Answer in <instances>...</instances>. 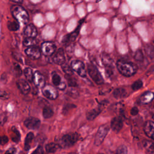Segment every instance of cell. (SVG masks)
I'll list each match as a JSON object with an SVG mask.
<instances>
[{
	"label": "cell",
	"instance_id": "484cf974",
	"mask_svg": "<svg viewBox=\"0 0 154 154\" xmlns=\"http://www.w3.org/2000/svg\"><path fill=\"white\" fill-rule=\"evenodd\" d=\"M102 60L103 64H104L105 67L112 66V60L109 57V56L107 54H102Z\"/></svg>",
	"mask_w": 154,
	"mask_h": 154
},
{
	"label": "cell",
	"instance_id": "7c38bea8",
	"mask_svg": "<svg viewBox=\"0 0 154 154\" xmlns=\"http://www.w3.org/2000/svg\"><path fill=\"white\" fill-rule=\"evenodd\" d=\"M24 125L29 129H38L40 125V120L37 118L29 117L25 120Z\"/></svg>",
	"mask_w": 154,
	"mask_h": 154
},
{
	"label": "cell",
	"instance_id": "b9f144b4",
	"mask_svg": "<svg viewBox=\"0 0 154 154\" xmlns=\"http://www.w3.org/2000/svg\"><path fill=\"white\" fill-rule=\"evenodd\" d=\"M16 152V149L14 147H11L8 149L4 154H14Z\"/></svg>",
	"mask_w": 154,
	"mask_h": 154
},
{
	"label": "cell",
	"instance_id": "4fadbf2b",
	"mask_svg": "<svg viewBox=\"0 0 154 154\" xmlns=\"http://www.w3.org/2000/svg\"><path fill=\"white\" fill-rule=\"evenodd\" d=\"M143 129L145 134L149 138L154 140V122L150 120L146 122Z\"/></svg>",
	"mask_w": 154,
	"mask_h": 154
},
{
	"label": "cell",
	"instance_id": "d6986e66",
	"mask_svg": "<svg viewBox=\"0 0 154 154\" xmlns=\"http://www.w3.org/2000/svg\"><path fill=\"white\" fill-rule=\"evenodd\" d=\"M123 127V121L120 117H114L111 122V128L116 132H119Z\"/></svg>",
	"mask_w": 154,
	"mask_h": 154
},
{
	"label": "cell",
	"instance_id": "f1b7e54d",
	"mask_svg": "<svg viewBox=\"0 0 154 154\" xmlns=\"http://www.w3.org/2000/svg\"><path fill=\"white\" fill-rule=\"evenodd\" d=\"M23 73H24V75L26 78V79L31 82L32 81V79H33V73H32V71L31 70V69L29 68V67H26L23 70Z\"/></svg>",
	"mask_w": 154,
	"mask_h": 154
},
{
	"label": "cell",
	"instance_id": "e575fe53",
	"mask_svg": "<svg viewBox=\"0 0 154 154\" xmlns=\"http://www.w3.org/2000/svg\"><path fill=\"white\" fill-rule=\"evenodd\" d=\"M115 154H128L127 147L125 145H121L116 150Z\"/></svg>",
	"mask_w": 154,
	"mask_h": 154
},
{
	"label": "cell",
	"instance_id": "6da1fadb",
	"mask_svg": "<svg viewBox=\"0 0 154 154\" xmlns=\"http://www.w3.org/2000/svg\"><path fill=\"white\" fill-rule=\"evenodd\" d=\"M116 66L118 71L122 75L126 77L134 75L137 71V67L135 64L123 60L117 61Z\"/></svg>",
	"mask_w": 154,
	"mask_h": 154
},
{
	"label": "cell",
	"instance_id": "7402d4cb",
	"mask_svg": "<svg viewBox=\"0 0 154 154\" xmlns=\"http://www.w3.org/2000/svg\"><path fill=\"white\" fill-rule=\"evenodd\" d=\"M113 96L116 99H123L126 97L127 92L123 88H117L113 91Z\"/></svg>",
	"mask_w": 154,
	"mask_h": 154
},
{
	"label": "cell",
	"instance_id": "836d02e7",
	"mask_svg": "<svg viewBox=\"0 0 154 154\" xmlns=\"http://www.w3.org/2000/svg\"><path fill=\"white\" fill-rule=\"evenodd\" d=\"M142 86H143V81L140 79H138L135 81L132 84L131 87L133 90H139L140 88H141Z\"/></svg>",
	"mask_w": 154,
	"mask_h": 154
},
{
	"label": "cell",
	"instance_id": "9c48e42d",
	"mask_svg": "<svg viewBox=\"0 0 154 154\" xmlns=\"http://www.w3.org/2000/svg\"><path fill=\"white\" fill-rule=\"evenodd\" d=\"M83 21H84V19H82V20H81L80 21V23H79V25H78V26L76 27V28L75 31H73V32H72L68 34L65 35L63 37V39H62V42L64 44H67V43L73 42V41L75 40V39L76 38V37H78V35L79 33L81 26V25H82Z\"/></svg>",
	"mask_w": 154,
	"mask_h": 154
},
{
	"label": "cell",
	"instance_id": "ffe728a7",
	"mask_svg": "<svg viewBox=\"0 0 154 154\" xmlns=\"http://www.w3.org/2000/svg\"><path fill=\"white\" fill-rule=\"evenodd\" d=\"M154 98V93L151 91H146L140 97V102L143 104H147L152 101Z\"/></svg>",
	"mask_w": 154,
	"mask_h": 154
},
{
	"label": "cell",
	"instance_id": "681fc988",
	"mask_svg": "<svg viewBox=\"0 0 154 154\" xmlns=\"http://www.w3.org/2000/svg\"><path fill=\"white\" fill-rule=\"evenodd\" d=\"M99 154H102V153H99Z\"/></svg>",
	"mask_w": 154,
	"mask_h": 154
},
{
	"label": "cell",
	"instance_id": "bcb514c9",
	"mask_svg": "<svg viewBox=\"0 0 154 154\" xmlns=\"http://www.w3.org/2000/svg\"><path fill=\"white\" fill-rule=\"evenodd\" d=\"M149 72H150L151 73H153L154 74V66L150 67V69H149Z\"/></svg>",
	"mask_w": 154,
	"mask_h": 154
},
{
	"label": "cell",
	"instance_id": "d590c367",
	"mask_svg": "<svg viewBox=\"0 0 154 154\" xmlns=\"http://www.w3.org/2000/svg\"><path fill=\"white\" fill-rule=\"evenodd\" d=\"M134 58L136 61H141L143 60L144 57L141 50H138L136 51L134 55Z\"/></svg>",
	"mask_w": 154,
	"mask_h": 154
},
{
	"label": "cell",
	"instance_id": "83f0119b",
	"mask_svg": "<svg viewBox=\"0 0 154 154\" xmlns=\"http://www.w3.org/2000/svg\"><path fill=\"white\" fill-rule=\"evenodd\" d=\"M54 115L53 110L49 106H45L43 109V116L45 119L51 118Z\"/></svg>",
	"mask_w": 154,
	"mask_h": 154
},
{
	"label": "cell",
	"instance_id": "7a4b0ae2",
	"mask_svg": "<svg viewBox=\"0 0 154 154\" xmlns=\"http://www.w3.org/2000/svg\"><path fill=\"white\" fill-rule=\"evenodd\" d=\"M11 13L14 19L19 23L27 24L29 15L26 10L20 5H13L11 7Z\"/></svg>",
	"mask_w": 154,
	"mask_h": 154
},
{
	"label": "cell",
	"instance_id": "ee69618b",
	"mask_svg": "<svg viewBox=\"0 0 154 154\" xmlns=\"http://www.w3.org/2000/svg\"><path fill=\"white\" fill-rule=\"evenodd\" d=\"M0 97L4 99H7L8 97V95L6 92L4 91H0Z\"/></svg>",
	"mask_w": 154,
	"mask_h": 154
},
{
	"label": "cell",
	"instance_id": "5bb4252c",
	"mask_svg": "<svg viewBox=\"0 0 154 154\" xmlns=\"http://www.w3.org/2000/svg\"><path fill=\"white\" fill-rule=\"evenodd\" d=\"M32 81L36 87L43 88L45 85V79L43 75L38 71H35L33 75Z\"/></svg>",
	"mask_w": 154,
	"mask_h": 154
},
{
	"label": "cell",
	"instance_id": "ab89813d",
	"mask_svg": "<svg viewBox=\"0 0 154 154\" xmlns=\"http://www.w3.org/2000/svg\"><path fill=\"white\" fill-rule=\"evenodd\" d=\"M8 141V138L7 136H0V144L4 145L6 144Z\"/></svg>",
	"mask_w": 154,
	"mask_h": 154
},
{
	"label": "cell",
	"instance_id": "52a82bcc",
	"mask_svg": "<svg viewBox=\"0 0 154 154\" xmlns=\"http://www.w3.org/2000/svg\"><path fill=\"white\" fill-rule=\"evenodd\" d=\"M108 101L104 100L99 103V104L94 109L89 111L87 112L86 114L87 119L88 120H94L104 109V108L106 106V105L108 103Z\"/></svg>",
	"mask_w": 154,
	"mask_h": 154
},
{
	"label": "cell",
	"instance_id": "1f68e13d",
	"mask_svg": "<svg viewBox=\"0 0 154 154\" xmlns=\"http://www.w3.org/2000/svg\"><path fill=\"white\" fill-rule=\"evenodd\" d=\"M72 75H66V78L67 79V82H68V84L69 86L70 87H76L78 85V84H77V82H76V80L72 76Z\"/></svg>",
	"mask_w": 154,
	"mask_h": 154
},
{
	"label": "cell",
	"instance_id": "277c9868",
	"mask_svg": "<svg viewBox=\"0 0 154 154\" xmlns=\"http://www.w3.org/2000/svg\"><path fill=\"white\" fill-rule=\"evenodd\" d=\"M109 126L108 123L102 125L99 128L95 135V138H94L95 146H99L102 143V142L103 141L105 138L106 137L109 131Z\"/></svg>",
	"mask_w": 154,
	"mask_h": 154
},
{
	"label": "cell",
	"instance_id": "e0dca14e",
	"mask_svg": "<svg viewBox=\"0 0 154 154\" xmlns=\"http://www.w3.org/2000/svg\"><path fill=\"white\" fill-rule=\"evenodd\" d=\"M65 60L64 50L62 48H60L55 54L53 57V61L57 64L62 65L65 63Z\"/></svg>",
	"mask_w": 154,
	"mask_h": 154
},
{
	"label": "cell",
	"instance_id": "8992f818",
	"mask_svg": "<svg viewBox=\"0 0 154 154\" xmlns=\"http://www.w3.org/2000/svg\"><path fill=\"white\" fill-rule=\"evenodd\" d=\"M70 66L73 71H75L78 75L81 77H85L87 71L85 65L83 62L80 60H73L70 63Z\"/></svg>",
	"mask_w": 154,
	"mask_h": 154
},
{
	"label": "cell",
	"instance_id": "4dcf8cb0",
	"mask_svg": "<svg viewBox=\"0 0 154 154\" xmlns=\"http://www.w3.org/2000/svg\"><path fill=\"white\" fill-rule=\"evenodd\" d=\"M61 68L63 70V72L66 73V75H73V70L71 67V66H70L69 65H68L66 63H63L61 65Z\"/></svg>",
	"mask_w": 154,
	"mask_h": 154
},
{
	"label": "cell",
	"instance_id": "7dc6e473",
	"mask_svg": "<svg viewBox=\"0 0 154 154\" xmlns=\"http://www.w3.org/2000/svg\"><path fill=\"white\" fill-rule=\"evenodd\" d=\"M70 154H77V153H70Z\"/></svg>",
	"mask_w": 154,
	"mask_h": 154
},
{
	"label": "cell",
	"instance_id": "9a60e30c",
	"mask_svg": "<svg viewBox=\"0 0 154 154\" xmlns=\"http://www.w3.org/2000/svg\"><path fill=\"white\" fill-rule=\"evenodd\" d=\"M52 81L54 85L60 90H64L66 87V85L64 82L62 81V79L59 74L56 72H53L52 75Z\"/></svg>",
	"mask_w": 154,
	"mask_h": 154
},
{
	"label": "cell",
	"instance_id": "7bdbcfd3",
	"mask_svg": "<svg viewBox=\"0 0 154 154\" xmlns=\"http://www.w3.org/2000/svg\"><path fill=\"white\" fill-rule=\"evenodd\" d=\"M138 113V109L137 107H133L131 110V114L132 116H135Z\"/></svg>",
	"mask_w": 154,
	"mask_h": 154
},
{
	"label": "cell",
	"instance_id": "8d00e7d4",
	"mask_svg": "<svg viewBox=\"0 0 154 154\" xmlns=\"http://www.w3.org/2000/svg\"><path fill=\"white\" fill-rule=\"evenodd\" d=\"M13 72L14 74L16 75L17 76H20L22 73V70L20 67L17 64H14L13 66Z\"/></svg>",
	"mask_w": 154,
	"mask_h": 154
},
{
	"label": "cell",
	"instance_id": "ba28073f",
	"mask_svg": "<svg viewBox=\"0 0 154 154\" xmlns=\"http://www.w3.org/2000/svg\"><path fill=\"white\" fill-rule=\"evenodd\" d=\"M42 93L46 98L51 100L57 99L58 96V93L56 88L51 85H45L42 88Z\"/></svg>",
	"mask_w": 154,
	"mask_h": 154
},
{
	"label": "cell",
	"instance_id": "d4e9b609",
	"mask_svg": "<svg viewBox=\"0 0 154 154\" xmlns=\"http://www.w3.org/2000/svg\"><path fill=\"white\" fill-rule=\"evenodd\" d=\"M11 140L15 143H18L20 139V134L19 131L16 128V127L13 126L11 128Z\"/></svg>",
	"mask_w": 154,
	"mask_h": 154
},
{
	"label": "cell",
	"instance_id": "3957f363",
	"mask_svg": "<svg viewBox=\"0 0 154 154\" xmlns=\"http://www.w3.org/2000/svg\"><path fill=\"white\" fill-rule=\"evenodd\" d=\"M79 139V135L75 133H70L63 135L60 140L59 146L62 147H69L73 146Z\"/></svg>",
	"mask_w": 154,
	"mask_h": 154
},
{
	"label": "cell",
	"instance_id": "ac0fdd59",
	"mask_svg": "<svg viewBox=\"0 0 154 154\" xmlns=\"http://www.w3.org/2000/svg\"><path fill=\"white\" fill-rule=\"evenodd\" d=\"M17 86L20 90V91L23 94H27L29 90H30V87L28 84V83L24 79H19L16 82Z\"/></svg>",
	"mask_w": 154,
	"mask_h": 154
},
{
	"label": "cell",
	"instance_id": "60d3db41",
	"mask_svg": "<svg viewBox=\"0 0 154 154\" xmlns=\"http://www.w3.org/2000/svg\"><path fill=\"white\" fill-rule=\"evenodd\" d=\"M69 95L73 97H77L78 96V93L75 90H70L69 91Z\"/></svg>",
	"mask_w": 154,
	"mask_h": 154
},
{
	"label": "cell",
	"instance_id": "d6a6232c",
	"mask_svg": "<svg viewBox=\"0 0 154 154\" xmlns=\"http://www.w3.org/2000/svg\"><path fill=\"white\" fill-rule=\"evenodd\" d=\"M146 51L150 58L154 59V46L152 45H147L146 46Z\"/></svg>",
	"mask_w": 154,
	"mask_h": 154
},
{
	"label": "cell",
	"instance_id": "603a6c76",
	"mask_svg": "<svg viewBox=\"0 0 154 154\" xmlns=\"http://www.w3.org/2000/svg\"><path fill=\"white\" fill-rule=\"evenodd\" d=\"M34 135L32 132H29L25 139V143H24V149L25 150H28L30 149L31 144L32 143V140L34 139Z\"/></svg>",
	"mask_w": 154,
	"mask_h": 154
},
{
	"label": "cell",
	"instance_id": "44dd1931",
	"mask_svg": "<svg viewBox=\"0 0 154 154\" xmlns=\"http://www.w3.org/2000/svg\"><path fill=\"white\" fill-rule=\"evenodd\" d=\"M142 145L144 149H145L146 153H147L148 154L154 153V143L153 142L149 140H144L142 141Z\"/></svg>",
	"mask_w": 154,
	"mask_h": 154
},
{
	"label": "cell",
	"instance_id": "cb8c5ba5",
	"mask_svg": "<svg viewBox=\"0 0 154 154\" xmlns=\"http://www.w3.org/2000/svg\"><path fill=\"white\" fill-rule=\"evenodd\" d=\"M60 147V146H59V144L54 143H51L46 145L45 149L46 152L48 153H55L56 151L58 150Z\"/></svg>",
	"mask_w": 154,
	"mask_h": 154
},
{
	"label": "cell",
	"instance_id": "f35d334b",
	"mask_svg": "<svg viewBox=\"0 0 154 154\" xmlns=\"http://www.w3.org/2000/svg\"><path fill=\"white\" fill-rule=\"evenodd\" d=\"M31 154H44V150L41 146H39Z\"/></svg>",
	"mask_w": 154,
	"mask_h": 154
},
{
	"label": "cell",
	"instance_id": "30bf717a",
	"mask_svg": "<svg viewBox=\"0 0 154 154\" xmlns=\"http://www.w3.org/2000/svg\"><path fill=\"white\" fill-rule=\"evenodd\" d=\"M40 50L45 56H51L55 53L56 46L52 42H45L42 44Z\"/></svg>",
	"mask_w": 154,
	"mask_h": 154
},
{
	"label": "cell",
	"instance_id": "4316f807",
	"mask_svg": "<svg viewBox=\"0 0 154 154\" xmlns=\"http://www.w3.org/2000/svg\"><path fill=\"white\" fill-rule=\"evenodd\" d=\"M37 40L34 38L31 37H26L23 41V44L25 46L29 47L32 46H35L37 44Z\"/></svg>",
	"mask_w": 154,
	"mask_h": 154
},
{
	"label": "cell",
	"instance_id": "5b68a950",
	"mask_svg": "<svg viewBox=\"0 0 154 154\" xmlns=\"http://www.w3.org/2000/svg\"><path fill=\"white\" fill-rule=\"evenodd\" d=\"M87 70L90 76L96 84L98 85H101L103 84L104 80L100 73L99 72L98 69L95 66L91 64H88L87 66Z\"/></svg>",
	"mask_w": 154,
	"mask_h": 154
},
{
	"label": "cell",
	"instance_id": "74e56055",
	"mask_svg": "<svg viewBox=\"0 0 154 154\" xmlns=\"http://www.w3.org/2000/svg\"><path fill=\"white\" fill-rule=\"evenodd\" d=\"M7 120V117L5 113H2L0 114V125H3L5 124Z\"/></svg>",
	"mask_w": 154,
	"mask_h": 154
},
{
	"label": "cell",
	"instance_id": "2e32d148",
	"mask_svg": "<svg viewBox=\"0 0 154 154\" xmlns=\"http://www.w3.org/2000/svg\"><path fill=\"white\" fill-rule=\"evenodd\" d=\"M23 34L26 37L35 38L37 35V30L33 24H28L24 28Z\"/></svg>",
	"mask_w": 154,
	"mask_h": 154
},
{
	"label": "cell",
	"instance_id": "8fae6325",
	"mask_svg": "<svg viewBox=\"0 0 154 154\" xmlns=\"http://www.w3.org/2000/svg\"><path fill=\"white\" fill-rule=\"evenodd\" d=\"M25 52L28 57L34 60L38 59L41 56V50L36 46L28 47Z\"/></svg>",
	"mask_w": 154,
	"mask_h": 154
},
{
	"label": "cell",
	"instance_id": "f6af8a7d",
	"mask_svg": "<svg viewBox=\"0 0 154 154\" xmlns=\"http://www.w3.org/2000/svg\"><path fill=\"white\" fill-rule=\"evenodd\" d=\"M10 1L17 4H22L23 2V0H10Z\"/></svg>",
	"mask_w": 154,
	"mask_h": 154
},
{
	"label": "cell",
	"instance_id": "f546056e",
	"mask_svg": "<svg viewBox=\"0 0 154 154\" xmlns=\"http://www.w3.org/2000/svg\"><path fill=\"white\" fill-rule=\"evenodd\" d=\"M8 28L12 31H17L19 28V23L18 22L16 21H11L8 22Z\"/></svg>",
	"mask_w": 154,
	"mask_h": 154
},
{
	"label": "cell",
	"instance_id": "c3c4849f",
	"mask_svg": "<svg viewBox=\"0 0 154 154\" xmlns=\"http://www.w3.org/2000/svg\"><path fill=\"white\" fill-rule=\"evenodd\" d=\"M153 119H154V114H153Z\"/></svg>",
	"mask_w": 154,
	"mask_h": 154
}]
</instances>
